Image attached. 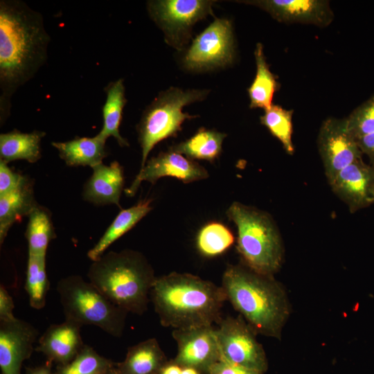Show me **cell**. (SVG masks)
<instances>
[{"mask_svg":"<svg viewBox=\"0 0 374 374\" xmlns=\"http://www.w3.org/2000/svg\"><path fill=\"white\" fill-rule=\"evenodd\" d=\"M361 152L366 154L374 166V132L355 139Z\"/></svg>","mask_w":374,"mask_h":374,"instance_id":"cell-36","label":"cell"},{"mask_svg":"<svg viewBox=\"0 0 374 374\" xmlns=\"http://www.w3.org/2000/svg\"><path fill=\"white\" fill-rule=\"evenodd\" d=\"M114 363L99 355L92 347L84 344L69 363L57 365L55 374H106Z\"/></svg>","mask_w":374,"mask_h":374,"instance_id":"cell-30","label":"cell"},{"mask_svg":"<svg viewBox=\"0 0 374 374\" xmlns=\"http://www.w3.org/2000/svg\"><path fill=\"white\" fill-rule=\"evenodd\" d=\"M225 300L222 286L188 273L156 277L150 291V301L161 323L174 330L218 323Z\"/></svg>","mask_w":374,"mask_h":374,"instance_id":"cell-2","label":"cell"},{"mask_svg":"<svg viewBox=\"0 0 374 374\" xmlns=\"http://www.w3.org/2000/svg\"><path fill=\"white\" fill-rule=\"evenodd\" d=\"M15 304L5 286L0 285V321H8L15 319L13 310Z\"/></svg>","mask_w":374,"mask_h":374,"instance_id":"cell-35","label":"cell"},{"mask_svg":"<svg viewBox=\"0 0 374 374\" xmlns=\"http://www.w3.org/2000/svg\"><path fill=\"white\" fill-rule=\"evenodd\" d=\"M52 362L47 361L44 364L35 366L27 367L26 374H55L51 368Z\"/></svg>","mask_w":374,"mask_h":374,"instance_id":"cell-37","label":"cell"},{"mask_svg":"<svg viewBox=\"0 0 374 374\" xmlns=\"http://www.w3.org/2000/svg\"><path fill=\"white\" fill-rule=\"evenodd\" d=\"M24 288L28 295L30 305L35 310L44 308L49 289L46 256L28 253Z\"/></svg>","mask_w":374,"mask_h":374,"instance_id":"cell-27","label":"cell"},{"mask_svg":"<svg viewBox=\"0 0 374 374\" xmlns=\"http://www.w3.org/2000/svg\"><path fill=\"white\" fill-rule=\"evenodd\" d=\"M152 199H143L134 206L121 210L98 242L87 252L92 261L99 259L108 247L132 229L151 210Z\"/></svg>","mask_w":374,"mask_h":374,"instance_id":"cell-21","label":"cell"},{"mask_svg":"<svg viewBox=\"0 0 374 374\" xmlns=\"http://www.w3.org/2000/svg\"><path fill=\"white\" fill-rule=\"evenodd\" d=\"M212 1L159 0L150 1L148 10L152 19L163 29L168 39L179 43L198 20L211 13Z\"/></svg>","mask_w":374,"mask_h":374,"instance_id":"cell-11","label":"cell"},{"mask_svg":"<svg viewBox=\"0 0 374 374\" xmlns=\"http://www.w3.org/2000/svg\"><path fill=\"white\" fill-rule=\"evenodd\" d=\"M105 90L107 97L102 109L103 123L98 134L105 140L110 136L114 137L121 146H128L127 141L119 132L123 109L126 104L123 80L118 79L111 82Z\"/></svg>","mask_w":374,"mask_h":374,"instance_id":"cell-24","label":"cell"},{"mask_svg":"<svg viewBox=\"0 0 374 374\" xmlns=\"http://www.w3.org/2000/svg\"><path fill=\"white\" fill-rule=\"evenodd\" d=\"M50 37L42 15L19 1L0 3L1 114L10 98L31 79L47 58Z\"/></svg>","mask_w":374,"mask_h":374,"instance_id":"cell-1","label":"cell"},{"mask_svg":"<svg viewBox=\"0 0 374 374\" xmlns=\"http://www.w3.org/2000/svg\"><path fill=\"white\" fill-rule=\"evenodd\" d=\"M87 277L116 305L138 315L148 310L156 279L146 258L131 249L104 253L93 261Z\"/></svg>","mask_w":374,"mask_h":374,"instance_id":"cell-4","label":"cell"},{"mask_svg":"<svg viewBox=\"0 0 374 374\" xmlns=\"http://www.w3.org/2000/svg\"><path fill=\"white\" fill-rule=\"evenodd\" d=\"M57 291L65 320L81 326L98 327L115 337L122 336L128 312L112 303L91 283L80 276L71 275L57 282Z\"/></svg>","mask_w":374,"mask_h":374,"instance_id":"cell-6","label":"cell"},{"mask_svg":"<svg viewBox=\"0 0 374 374\" xmlns=\"http://www.w3.org/2000/svg\"><path fill=\"white\" fill-rule=\"evenodd\" d=\"M44 135L42 131L22 133L17 130L1 134V160L6 163L15 160L37 161L41 157L40 143Z\"/></svg>","mask_w":374,"mask_h":374,"instance_id":"cell-22","label":"cell"},{"mask_svg":"<svg viewBox=\"0 0 374 374\" xmlns=\"http://www.w3.org/2000/svg\"><path fill=\"white\" fill-rule=\"evenodd\" d=\"M329 184L352 213L373 204L374 166L362 159L341 170Z\"/></svg>","mask_w":374,"mask_h":374,"instance_id":"cell-16","label":"cell"},{"mask_svg":"<svg viewBox=\"0 0 374 374\" xmlns=\"http://www.w3.org/2000/svg\"><path fill=\"white\" fill-rule=\"evenodd\" d=\"M165 364L158 341L150 338L129 348L125 359L116 368L121 374H158Z\"/></svg>","mask_w":374,"mask_h":374,"instance_id":"cell-20","label":"cell"},{"mask_svg":"<svg viewBox=\"0 0 374 374\" xmlns=\"http://www.w3.org/2000/svg\"><path fill=\"white\" fill-rule=\"evenodd\" d=\"M92 168L93 174L84 188V199L97 205L114 204L120 206L124 184L122 166L113 161L109 166L101 163Z\"/></svg>","mask_w":374,"mask_h":374,"instance_id":"cell-18","label":"cell"},{"mask_svg":"<svg viewBox=\"0 0 374 374\" xmlns=\"http://www.w3.org/2000/svg\"><path fill=\"white\" fill-rule=\"evenodd\" d=\"M38 335V330L24 320L0 321L1 374H21L22 364L31 356Z\"/></svg>","mask_w":374,"mask_h":374,"instance_id":"cell-14","label":"cell"},{"mask_svg":"<svg viewBox=\"0 0 374 374\" xmlns=\"http://www.w3.org/2000/svg\"><path fill=\"white\" fill-rule=\"evenodd\" d=\"M37 205L32 186L28 180L18 189L0 196V243L3 244L10 228Z\"/></svg>","mask_w":374,"mask_h":374,"instance_id":"cell-23","label":"cell"},{"mask_svg":"<svg viewBox=\"0 0 374 374\" xmlns=\"http://www.w3.org/2000/svg\"><path fill=\"white\" fill-rule=\"evenodd\" d=\"M242 2L256 6L280 22L328 26L334 15L328 1L323 0H255Z\"/></svg>","mask_w":374,"mask_h":374,"instance_id":"cell-15","label":"cell"},{"mask_svg":"<svg viewBox=\"0 0 374 374\" xmlns=\"http://www.w3.org/2000/svg\"><path fill=\"white\" fill-rule=\"evenodd\" d=\"M222 287L226 300L256 333L280 339L290 306L284 289L272 276L246 265H231L224 272Z\"/></svg>","mask_w":374,"mask_h":374,"instance_id":"cell-3","label":"cell"},{"mask_svg":"<svg viewBox=\"0 0 374 374\" xmlns=\"http://www.w3.org/2000/svg\"><path fill=\"white\" fill-rule=\"evenodd\" d=\"M233 242V233L219 222H211L203 226L197 233L196 240L198 251L207 257L223 253Z\"/></svg>","mask_w":374,"mask_h":374,"instance_id":"cell-29","label":"cell"},{"mask_svg":"<svg viewBox=\"0 0 374 374\" xmlns=\"http://www.w3.org/2000/svg\"><path fill=\"white\" fill-rule=\"evenodd\" d=\"M28 244V253L46 256L48 245L54 238L53 224L47 211L35 206L28 215L25 233Z\"/></svg>","mask_w":374,"mask_h":374,"instance_id":"cell-28","label":"cell"},{"mask_svg":"<svg viewBox=\"0 0 374 374\" xmlns=\"http://www.w3.org/2000/svg\"><path fill=\"white\" fill-rule=\"evenodd\" d=\"M216 328L221 357L241 366L264 373L268 363L256 332L241 317H228Z\"/></svg>","mask_w":374,"mask_h":374,"instance_id":"cell-8","label":"cell"},{"mask_svg":"<svg viewBox=\"0 0 374 374\" xmlns=\"http://www.w3.org/2000/svg\"><path fill=\"white\" fill-rule=\"evenodd\" d=\"M207 93V90H182L172 87L160 93L146 108L137 127L142 154L141 169L146 163L150 152L158 143L176 136L186 120L197 117L183 112V107L203 100Z\"/></svg>","mask_w":374,"mask_h":374,"instance_id":"cell-7","label":"cell"},{"mask_svg":"<svg viewBox=\"0 0 374 374\" xmlns=\"http://www.w3.org/2000/svg\"><path fill=\"white\" fill-rule=\"evenodd\" d=\"M344 119L347 130L355 139L374 132V96Z\"/></svg>","mask_w":374,"mask_h":374,"instance_id":"cell-32","label":"cell"},{"mask_svg":"<svg viewBox=\"0 0 374 374\" xmlns=\"http://www.w3.org/2000/svg\"><path fill=\"white\" fill-rule=\"evenodd\" d=\"M106 140L98 134L93 137H75L65 142H52L60 158L69 166H90L103 163L107 156Z\"/></svg>","mask_w":374,"mask_h":374,"instance_id":"cell-19","label":"cell"},{"mask_svg":"<svg viewBox=\"0 0 374 374\" xmlns=\"http://www.w3.org/2000/svg\"><path fill=\"white\" fill-rule=\"evenodd\" d=\"M182 366L175 362L173 363H166L158 374H181Z\"/></svg>","mask_w":374,"mask_h":374,"instance_id":"cell-38","label":"cell"},{"mask_svg":"<svg viewBox=\"0 0 374 374\" xmlns=\"http://www.w3.org/2000/svg\"><path fill=\"white\" fill-rule=\"evenodd\" d=\"M7 163L0 159V196L18 189L28 181L25 177L12 170Z\"/></svg>","mask_w":374,"mask_h":374,"instance_id":"cell-33","label":"cell"},{"mask_svg":"<svg viewBox=\"0 0 374 374\" xmlns=\"http://www.w3.org/2000/svg\"><path fill=\"white\" fill-rule=\"evenodd\" d=\"M293 110H287L272 105L265 109V114L260 116V123L265 125L270 133L282 143L287 154H293L294 148L292 136Z\"/></svg>","mask_w":374,"mask_h":374,"instance_id":"cell-31","label":"cell"},{"mask_svg":"<svg viewBox=\"0 0 374 374\" xmlns=\"http://www.w3.org/2000/svg\"><path fill=\"white\" fill-rule=\"evenodd\" d=\"M181 374H199V370L193 367L182 366Z\"/></svg>","mask_w":374,"mask_h":374,"instance_id":"cell-39","label":"cell"},{"mask_svg":"<svg viewBox=\"0 0 374 374\" xmlns=\"http://www.w3.org/2000/svg\"><path fill=\"white\" fill-rule=\"evenodd\" d=\"M226 134L215 130L202 127L188 139L171 146L169 150L191 159L213 162L222 152Z\"/></svg>","mask_w":374,"mask_h":374,"instance_id":"cell-25","label":"cell"},{"mask_svg":"<svg viewBox=\"0 0 374 374\" xmlns=\"http://www.w3.org/2000/svg\"><path fill=\"white\" fill-rule=\"evenodd\" d=\"M208 374H263L232 363L223 357L213 364L206 371Z\"/></svg>","mask_w":374,"mask_h":374,"instance_id":"cell-34","label":"cell"},{"mask_svg":"<svg viewBox=\"0 0 374 374\" xmlns=\"http://www.w3.org/2000/svg\"><path fill=\"white\" fill-rule=\"evenodd\" d=\"M232 26L226 19H216L193 42L184 63L191 71H204L224 66L233 59Z\"/></svg>","mask_w":374,"mask_h":374,"instance_id":"cell-9","label":"cell"},{"mask_svg":"<svg viewBox=\"0 0 374 374\" xmlns=\"http://www.w3.org/2000/svg\"><path fill=\"white\" fill-rule=\"evenodd\" d=\"M172 337L178 346L174 362L181 366L206 371L221 357L216 328L213 326L175 329Z\"/></svg>","mask_w":374,"mask_h":374,"instance_id":"cell-12","label":"cell"},{"mask_svg":"<svg viewBox=\"0 0 374 374\" xmlns=\"http://www.w3.org/2000/svg\"><path fill=\"white\" fill-rule=\"evenodd\" d=\"M106 374H121V373L118 371L115 365V366L111 368Z\"/></svg>","mask_w":374,"mask_h":374,"instance_id":"cell-40","label":"cell"},{"mask_svg":"<svg viewBox=\"0 0 374 374\" xmlns=\"http://www.w3.org/2000/svg\"><path fill=\"white\" fill-rule=\"evenodd\" d=\"M226 213L237 228V248L246 266L272 276L281 267L283 247L270 215L238 202L232 203Z\"/></svg>","mask_w":374,"mask_h":374,"instance_id":"cell-5","label":"cell"},{"mask_svg":"<svg viewBox=\"0 0 374 374\" xmlns=\"http://www.w3.org/2000/svg\"><path fill=\"white\" fill-rule=\"evenodd\" d=\"M372 199H373V203H374V188H373V190Z\"/></svg>","mask_w":374,"mask_h":374,"instance_id":"cell-41","label":"cell"},{"mask_svg":"<svg viewBox=\"0 0 374 374\" xmlns=\"http://www.w3.org/2000/svg\"><path fill=\"white\" fill-rule=\"evenodd\" d=\"M164 177H174L188 184L206 179L208 173L195 160L168 149V151L161 152L146 162L126 193L133 196L142 181H147L154 184Z\"/></svg>","mask_w":374,"mask_h":374,"instance_id":"cell-13","label":"cell"},{"mask_svg":"<svg viewBox=\"0 0 374 374\" xmlns=\"http://www.w3.org/2000/svg\"><path fill=\"white\" fill-rule=\"evenodd\" d=\"M318 148L329 183L341 170L362 159V152L347 130L344 118H330L322 123Z\"/></svg>","mask_w":374,"mask_h":374,"instance_id":"cell-10","label":"cell"},{"mask_svg":"<svg viewBox=\"0 0 374 374\" xmlns=\"http://www.w3.org/2000/svg\"><path fill=\"white\" fill-rule=\"evenodd\" d=\"M256 77L248 89L250 108L267 109L272 105L274 94L279 87L276 76L270 71L264 55L263 46L258 43L254 51Z\"/></svg>","mask_w":374,"mask_h":374,"instance_id":"cell-26","label":"cell"},{"mask_svg":"<svg viewBox=\"0 0 374 374\" xmlns=\"http://www.w3.org/2000/svg\"><path fill=\"white\" fill-rule=\"evenodd\" d=\"M81 327L68 320L51 325L39 337L35 351L42 353L48 362L57 365L69 363L84 346L80 334Z\"/></svg>","mask_w":374,"mask_h":374,"instance_id":"cell-17","label":"cell"}]
</instances>
